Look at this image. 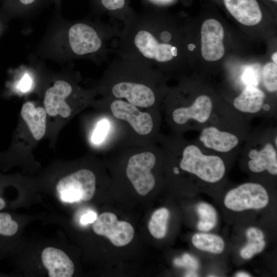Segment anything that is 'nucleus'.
<instances>
[{
  "mask_svg": "<svg viewBox=\"0 0 277 277\" xmlns=\"http://www.w3.org/2000/svg\"><path fill=\"white\" fill-rule=\"evenodd\" d=\"M248 243L240 251L241 256L245 259H249L262 251L266 245L264 239L248 238Z\"/></svg>",
  "mask_w": 277,
  "mask_h": 277,
  "instance_id": "5701e85b",
  "label": "nucleus"
},
{
  "mask_svg": "<svg viewBox=\"0 0 277 277\" xmlns=\"http://www.w3.org/2000/svg\"><path fill=\"white\" fill-rule=\"evenodd\" d=\"M72 88L67 82L59 80L46 92L44 106L47 113L50 116L60 115L68 117L71 113V109L65 99L71 94Z\"/></svg>",
  "mask_w": 277,
  "mask_h": 277,
  "instance_id": "9b49d317",
  "label": "nucleus"
},
{
  "mask_svg": "<svg viewBox=\"0 0 277 277\" xmlns=\"http://www.w3.org/2000/svg\"><path fill=\"white\" fill-rule=\"evenodd\" d=\"M271 1H272L273 2H276V1H277V0H271Z\"/></svg>",
  "mask_w": 277,
  "mask_h": 277,
  "instance_id": "72a5a7b5",
  "label": "nucleus"
},
{
  "mask_svg": "<svg viewBox=\"0 0 277 277\" xmlns=\"http://www.w3.org/2000/svg\"><path fill=\"white\" fill-rule=\"evenodd\" d=\"M264 92L253 86H246L242 92L233 100L234 107L245 113H258L264 106Z\"/></svg>",
  "mask_w": 277,
  "mask_h": 277,
  "instance_id": "dca6fc26",
  "label": "nucleus"
},
{
  "mask_svg": "<svg viewBox=\"0 0 277 277\" xmlns=\"http://www.w3.org/2000/svg\"><path fill=\"white\" fill-rule=\"evenodd\" d=\"M250 276L249 274L245 272H240L236 274V276L238 277H248Z\"/></svg>",
  "mask_w": 277,
  "mask_h": 277,
  "instance_id": "c756f323",
  "label": "nucleus"
},
{
  "mask_svg": "<svg viewBox=\"0 0 277 277\" xmlns=\"http://www.w3.org/2000/svg\"><path fill=\"white\" fill-rule=\"evenodd\" d=\"M248 166L253 172H261L267 170L270 174H277V151L275 144L266 143L259 149L249 150Z\"/></svg>",
  "mask_w": 277,
  "mask_h": 277,
  "instance_id": "4468645a",
  "label": "nucleus"
},
{
  "mask_svg": "<svg viewBox=\"0 0 277 277\" xmlns=\"http://www.w3.org/2000/svg\"><path fill=\"white\" fill-rule=\"evenodd\" d=\"M103 5L108 9L116 10L123 8L125 0H102Z\"/></svg>",
  "mask_w": 277,
  "mask_h": 277,
  "instance_id": "a878e982",
  "label": "nucleus"
},
{
  "mask_svg": "<svg viewBox=\"0 0 277 277\" xmlns=\"http://www.w3.org/2000/svg\"><path fill=\"white\" fill-rule=\"evenodd\" d=\"M96 181L93 171L82 169L60 180L56 189L60 199L64 202L88 201L94 194Z\"/></svg>",
  "mask_w": 277,
  "mask_h": 277,
  "instance_id": "39448f33",
  "label": "nucleus"
},
{
  "mask_svg": "<svg viewBox=\"0 0 277 277\" xmlns=\"http://www.w3.org/2000/svg\"><path fill=\"white\" fill-rule=\"evenodd\" d=\"M97 214L94 211H89V212L84 214L81 216L80 219V223L83 225L93 223L97 219Z\"/></svg>",
  "mask_w": 277,
  "mask_h": 277,
  "instance_id": "bb28decb",
  "label": "nucleus"
},
{
  "mask_svg": "<svg viewBox=\"0 0 277 277\" xmlns=\"http://www.w3.org/2000/svg\"><path fill=\"white\" fill-rule=\"evenodd\" d=\"M197 211L200 216V221L197 224V228L200 230L208 231L215 226L217 213L211 205L201 203L197 206Z\"/></svg>",
  "mask_w": 277,
  "mask_h": 277,
  "instance_id": "aec40b11",
  "label": "nucleus"
},
{
  "mask_svg": "<svg viewBox=\"0 0 277 277\" xmlns=\"http://www.w3.org/2000/svg\"><path fill=\"white\" fill-rule=\"evenodd\" d=\"M192 242L199 249L219 254L225 247L223 240L219 236L208 233H196L192 236Z\"/></svg>",
  "mask_w": 277,
  "mask_h": 277,
  "instance_id": "a211bd4d",
  "label": "nucleus"
},
{
  "mask_svg": "<svg viewBox=\"0 0 277 277\" xmlns=\"http://www.w3.org/2000/svg\"><path fill=\"white\" fill-rule=\"evenodd\" d=\"M171 37V36L170 34L167 31L163 32L161 34V38L165 42L169 41Z\"/></svg>",
  "mask_w": 277,
  "mask_h": 277,
  "instance_id": "cd10ccee",
  "label": "nucleus"
},
{
  "mask_svg": "<svg viewBox=\"0 0 277 277\" xmlns=\"http://www.w3.org/2000/svg\"><path fill=\"white\" fill-rule=\"evenodd\" d=\"M157 142L166 144L180 155L179 168H177L211 183L219 181L224 176L225 165L220 156L204 154L197 145L186 143L180 137L164 138L160 135Z\"/></svg>",
  "mask_w": 277,
  "mask_h": 277,
  "instance_id": "f03ea898",
  "label": "nucleus"
},
{
  "mask_svg": "<svg viewBox=\"0 0 277 277\" xmlns=\"http://www.w3.org/2000/svg\"><path fill=\"white\" fill-rule=\"evenodd\" d=\"M195 46L192 44H191L189 45H188V49L190 51H193L195 49Z\"/></svg>",
  "mask_w": 277,
  "mask_h": 277,
  "instance_id": "473e14b6",
  "label": "nucleus"
},
{
  "mask_svg": "<svg viewBox=\"0 0 277 277\" xmlns=\"http://www.w3.org/2000/svg\"><path fill=\"white\" fill-rule=\"evenodd\" d=\"M262 81L265 89L270 92L277 90V66L274 63L266 64L262 70Z\"/></svg>",
  "mask_w": 277,
  "mask_h": 277,
  "instance_id": "412c9836",
  "label": "nucleus"
},
{
  "mask_svg": "<svg viewBox=\"0 0 277 277\" xmlns=\"http://www.w3.org/2000/svg\"><path fill=\"white\" fill-rule=\"evenodd\" d=\"M272 59L273 61V63L275 64H277V52L274 53L272 55Z\"/></svg>",
  "mask_w": 277,
  "mask_h": 277,
  "instance_id": "2f4dec72",
  "label": "nucleus"
},
{
  "mask_svg": "<svg viewBox=\"0 0 277 277\" xmlns=\"http://www.w3.org/2000/svg\"><path fill=\"white\" fill-rule=\"evenodd\" d=\"M185 276H197V274L195 271L190 270L185 274Z\"/></svg>",
  "mask_w": 277,
  "mask_h": 277,
  "instance_id": "c85d7f7f",
  "label": "nucleus"
},
{
  "mask_svg": "<svg viewBox=\"0 0 277 277\" xmlns=\"http://www.w3.org/2000/svg\"><path fill=\"white\" fill-rule=\"evenodd\" d=\"M46 115L45 109L35 108L30 102H27L22 106L21 116L36 140H41L45 133Z\"/></svg>",
  "mask_w": 277,
  "mask_h": 277,
  "instance_id": "f3484780",
  "label": "nucleus"
},
{
  "mask_svg": "<svg viewBox=\"0 0 277 277\" xmlns=\"http://www.w3.org/2000/svg\"><path fill=\"white\" fill-rule=\"evenodd\" d=\"M134 44L143 56L160 62L170 61L177 54L176 47L168 44H159L151 33L145 30L137 33Z\"/></svg>",
  "mask_w": 277,
  "mask_h": 277,
  "instance_id": "1a4fd4ad",
  "label": "nucleus"
},
{
  "mask_svg": "<svg viewBox=\"0 0 277 277\" xmlns=\"http://www.w3.org/2000/svg\"><path fill=\"white\" fill-rule=\"evenodd\" d=\"M213 110L211 98L206 95L197 96L190 104H170L166 109V119L176 131L180 132L188 127L193 121L200 124L206 123Z\"/></svg>",
  "mask_w": 277,
  "mask_h": 277,
  "instance_id": "7ed1b4c3",
  "label": "nucleus"
},
{
  "mask_svg": "<svg viewBox=\"0 0 277 277\" xmlns=\"http://www.w3.org/2000/svg\"><path fill=\"white\" fill-rule=\"evenodd\" d=\"M120 99L144 110L160 111L151 85L130 80H121L109 87V97Z\"/></svg>",
  "mask_w": 277,
  "mask_h": 277,
  "instance_id": "20e7f679",
  "label": "nucleus"
},
{
  "mask_svg": "<svg viewBox=\"0 0 277 277\" xmlns=\"http://www.w3.org/2000/svg\"><path fill=\"white\" fill-rule=\"evenodd\" d=\"M260 78V66L258 64L244 67L241 75L242 82L246 86L258 87Z\"/></svg>",
  "mask_w": 277,
  "mask_h": 277,
  "instance_id": "4be33fe9",
  "label": "nucleus"
},
{
  "mask_svg": "<svg viewBox=\"0 0 277 277\" xmlns=\"http://www.w3.org/2000/svg\"><path fill=\"white\" fill-rule=\"evenodd\" d=\"M92 229L99 235L107 238L116 246L129 244L134 234V229L127 222L120 221L111 212H104L93 223Z\"/></svg>",
  "mask_w": 277,
  "mask_h": 277,
  "instance_id": "0eeeda50",
  "label": "nucleus"
},
{
  "mask_svg": "<svg viewBox=\"0 0 277 277\" xmlns=\"http://www.w3.org/2000/svg\"><path fill=\"white\" fill-rule=\"evenodd\" d=\"M116 148L126 162L125 174L135 191L145 196L155 187L152 173L163 151L158 142L146 145H121Z\"/></svg>",
  "mask_w": 277,
  "mask_h": 277,
  "instance_id": "f257e3e1",
  "label": "nucleus"
},
{
  "mask_svg": "<svg viewBox=\"0 0 277 277\" xmlns=\"http://www.w3.org/2000/svg\"><path fill=\"white\" fill-rule=\"evenodd\" d=\"M68 37L72 51L78 55L96 51L102 45L96 31L90 26L83 23L72 26L69 30Z\"/></svg>",
  "mask_w": 277,
  "mask_h": 277,
  "instance_id": "9d476101",
  "label": "nucleus"
},
{
  "mask_svg": "<svg viewBox=\"0 0 277 277\" xmlns=\"http://www.w3.org/2000/svg\"><path fill=\"white\" fill-rule=\"evenodd\" d=\"M201 52L208 61H215L224 54L223 43L224 32L222 25L216 19L206 20L201 27Z\"/></svg>",
  "mask_w": 277,
  "mask_h": 277,
  "instance_id": "6e6552de",
  "label": "nucleus"
},
{
  "mask_svg": "<svg viewBox=\"0 0 277 277\" xmlns=\"http://www.w3.org/2000/svg\"><path fill=\"white\" fill-rule=\"evenodd\" d=\"M32 81L28 73H25L16 85V88L22 92L29 91L32 86Z\"/></svg>",
  "mask_w": 277,
  "mask_h": 277,
  "instance_id": "393cba45",
  "label": "nucleus"
},
{
  "mask_svg": "<svg viewBox=\"0 0 277 277\" xmlns=\"http://www.w3.org/2000/svg\"><path fill=\"white\" fill-rule=\"evenodd\" d=\"M24 4L28 5L33 3L35 0H19Z\"/></svg>",
  "mask_w": 277,
  "mask_h": 277,
  "instance_id": "7c9ffc66",
  "label": "nucleus"
},
{
  "mask_svg": "<svg viewBox=\"0 0 277 277\" xmlns=\"http://www.w3.org/2000/svg\"><path fill=\"white\" fill-rule=\"evenodd\" d=\"M42 261L50 277H71L74 271L73 262L62 250L52 247L42 251Z\"/></svg>",
  "mask_w": 277,
  "mask_h": 277,
  "instance_id": "ddd939ff",
  "label": "nucleus"
},
{
  "mask_svg": "<svg viewBox=\"0 0 277 277\" xmlns=\"http://www.w3.org/2000/svg\"><path fill=\"white\" fill-rule=\"evenodd\" d=\"M173 263L176 266L186 267L192 271H195L199 268L197 260L188 253L184 254L181 258L175 259Z\"/></svg>",
  "mask_w": 277,
  "mask_h": 277,
  "instance_id": "b1692460",
  "label": "nucleus"
},
{
  "mask_svg": "<svg viewBox=\"0 0 277 277\" xmlns=\"http://www.w3.org/2000/svg\"><path fill=\"white\" fill-rule=\"evenodd\" d=\"M169 217V211L165 208H160L152 214L148 223V229L155 238L162 239L166 235Z\"/></svg>",
  "mask_w": 277,
  "mask_h": 277,
  "instance_id": "6ab92c4d",
  "label": "nucleus"
},
{
  "mask_svg": "<svg viewBox=\"0 0 277 277\" xmlns=\"http://www.w3.org/2000/svg\"><path fill=\"white\" fill-rule=\"evenodd\" d=\"M199 140L205 148L221 153L231 151L239 143V137L235 134L213 126L204 127Z\"/></svg>",
  "mask_w": 277,
  "mask_h": 277,
  "instance_id": "f8f14e48",
  "label": "nucleus"
},
{
  "mask_svg": "<svg viewBox=\"0 0 277 277\" xmlns=\"http://www.w3.org/2000/svg\"><path fill=\"white\" fill-rule=\"evenodd\" d=\"M268 201V195L264 187L257 183H246L229 191L225 197L224 204L230 210L241 211L263 208Z\"/></svg>",
  "mask_w": 277,
  "mask_h": 277,
  "instance_id": "423d86ee",
  "label": "nucleus"
},
{
  "mask_svg": "<svg viewBox=\"0 0 277 277\" xmlns=\"http://www.w3.org/2000/svg\"><path fill=\"white\" fill-rule=\"evenodd\" d=\"M230 14L240 23L253 26L260 22L262 13L256 0H224Z\"/></svg>",
  "mask_w": 277,
  "mask_h": 277,
  "instance_id": "2eb2a0df",
  "label": "nucleus"
}]
</instances>
